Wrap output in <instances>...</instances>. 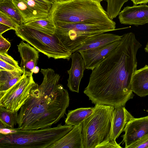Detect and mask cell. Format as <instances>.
Listing matches in <instances>:
<instances>
[{
	"mask_svg": "<svg viewBox=\"0 0 148 148\" xmlns=\"http://www.w3.org/2000/svg\"><path fill=\"white\" fill-rule=\"evenodd\" d=\"M141 47L133 33L122 35L119 45L92 70L84 93L92 103L116 108L125 106L133 98L132 80Z\"/></svg>",
	"mask_w": 148,
	"mask_h": 148,
	"instance_id": "obj_1",
	"label": "cell"
},
{
	"mask_svg": "<svg viewBox=\"0 0 148 148\" xmlns=\"http://www.w3.org/2000/svg\"><path fill=\"white\" fill-rule=\"evenodd\" d=\"M42 83L33 89L18 113V128L36 130L51 127L63 117L69 103L60 76L51 68L41 69Z\"/></svg>",
	"mask_w": 148,
	"mask_h": 148,
	"instance_id": "obj_2",
	"label": "cell"
},
{
	"mask_svg": "<svg viewBox=\"0 0 148 148\" xmlns=\"http://www.w3.org/2000/svg\"><path fill=\"white\" fill-rule=\"evenodd\" d=\"M49 16L55 24L82 23L116 28L115 22L109 18L100 3L91 0L54 2Z\"/></svg>",
	"mask_w": 148,
	"mask_h": 148,
	"instance_id": "obj_3",
	"label": "cell"
},
{
	"mask_svg": "<svg viewBox=\"0 0 148 148\" xmlns=\"http://www.w3.org/2000/svg\"><path fill=\"white\" fill-rule=\"evenodd\" d=\"M81 123L84 148H122L112 137L114 107L101 104Z\"/></svg>",
	"mask_w": 148,
	"mask_h": 148,
	"instance_id": "obj_4",
	"label": "cell"
},
{
	"mask_svg": "<svg viewBox=\"0 0 148 148\" xmlns=\"http://www.w3.org/2000/svg\"><path fill=\"white\" fill-rule=\"evenodd\" d=\"M73 127L60 123L56 127L36 130L14 128L13 133L0 134V148H49Z\"/></svg>",
	"mask_w": 148,
	"mask_h": 148,
	"instance_id": "obj_5",
	"label": "cell"
},
{
	"mask_svg": "<svg viewBox=\"0 0 148 148\" xmlns=\"http://www.w3.org/2000/svg\"><path fill=\"white\" fill-rule=\"evenodd\" d=\"M15 32L16 35L23 40L29 44L49 58L68 60L71 58L72 53L64 45L62 36L56 29L54 34H49L23 24L20 25Z\"/></svg>",
	"mask_w": 148,
	"mask_h": 148,
	"instance_id": "obj_6",
	"label": "cell"
},
{
	"mask_svg": "<svg viewBox=\"0 0 148 148\" xmlns=\"http://www.w3.org/2000/svg\"><path fill=\"white\" fill-rule=\"evenodd\" d=\"M55 24L62 38L63 44L71 52L97 35L119 29L105 25L82 23Z\"/></svg>",
	"mask_w": 148,
	"mask_h": 148,
	"instance_id": "obj_7",
	"label": "cell"
},
{
	"mask_svg": "<svg viewBox=\"0 0 148 148\" xmlns=\"http://www.w3.org/2000/svg\"><path fill=\"white\" fill-rule=\"evenodd\" d=\"M33 74L23 72L20 79L6 91L0 93V106L11 111L18 112L29 97L32 90L38 86Z\"/></svg>",
	"mask_w": 148,
	"mask_h": 148,
	"instance_id": "obj_8",
	"label": "cell"
},
{
	"mask_svg": "<svg viewBox=\"0 0 148 148\" xmlns=\"http://www.w3.org/2000/svg\"><path fill=\"white\" fill-rule=\"evenodd\" d=\"M122 136L125 148L148 134V116L134 118L126 124Z\"/></svg>",
	"mask_w": 148,
	"mask_h": 148,
	"instance_id": "obj_9",
	"label": "cell"
},
{
	"mask_svg": "<svg viewBox=\"0 0 148 148\" xmlns=\"http://www.w3.org/2000/svg\"><path fill=\"white\" fill-rule=\"evenodd\" d=\"M120 41L121 40L103 46L79 51L84 60L86 69L92 70L116 48Z\"/></svg>",
	"mask_w": 148,
	"mask_h": 148,
	"instance_id": "obj_10",
	"label": "cell"
},
{
	"mask_svg": "<svg viewBox=\"0 0 148 148\" xmlns=\"http://www.w3.org/2000/svg\"><path fill=\"white\" fill-rule=\"evenodd\" d=\"M119 18L120 23L124 25L138 26L148 23V5L127 6L120 12Z\"/></svg>",
	"mask_w": 148,
	"mask_h": 148,
	"instance_id": "obj_11",
	"label": "cell"
},
{
	"mask_svg": "<svg viewBox=\"0 0 148 148\" xmlns=\"http://www.w3.org/2000/svg\"><path fill=\"white\" fill-rule=\"evenodd\" d=\"M21 58L20 67L23 72L27 74L37 73L39 68L37 66L39 58V51L28 43L21 41L17 45Z\"/></svg>",
	"mask_w": 148,
	"mask_h": 148,
	"instance_id": "obj_12",
	"label": "cell"
},
{
	"mask_svg": "<svg viewBox=\"0 0 148 148\" xmlns=\"http://www.w3.org/2000/svg\"><path fill=\"white\" fill-rule=\"evenodd\" d=\"M71 58V67L67 71L69 77L67 86L71 91L78 93L81 80L83 77L84 71L86 69L84 62L78 52L72 53Z\"/></svg>",
	"mask_w": 148,
	"mask_h": 148,
	"instance_id": "obj_13",
	"label": "cell"
},
{
	"mask_svg": "<svg viewBox=\"0 0 148 148\" xmlns=\"http://www.w3.org/2000/svg\"><path fill=\"white\" fill-rule=\"evenodd\" d=\"M49 148H84L81 124L73 129Z\"/></svg>",
	"mask_w": 148,
	"mask_h": 148,
	"instance_id": "obj_14",
	"label": "cell"
},
{
	"mask_svg": "<svg viewBox=\"0 0 148 148\" xmlns=\"http://www.w3.org/2000/svg\"><path fill=\"white\" fill-rule=\"evenodd\" d=\"M112 124V137L116 141L124 131L127 123L134 118L124 106L114 108Z\"/></svg>",
	"mask_w": 148,
	"mask_h": 148,
	"instance_id": "obj_15",
	"label": "cell"
},
{
	"mask_svg": "<svg viewBox=\"0 0 148 148\" xmlns=\"http://www.w3.org/2000/svg\"><path fill=\"white\" fill-rule=\"evenodd\" d=\"M102 33L97 35L84 42L72 51V53L92 49L120 40L122 36L110 33Z\"/></svg>",
	"mask_w": 148,
	"mask_h": 148,
	"instance_id": "obj_16",
	"label": "cell"
},
{
	"mask_svg": "<svg viewBox=\"0 0 148 148\" xmlns=\"http://www.w3.org/2000/svg\"><path fill=\"white\" fill-rule=\"evenodd\" d=\"M132 90L138 96L145 97L148 95V65L136 70L132 77Z\"/></svg>",
	"mask_w": 148,
	"mask_h": 148,
	"instance_id": "obj_17",
	"label": "cell"
},
{
	"mask_svg": "<svg viewBox=\"0 0 148 148\" xmlns=\"http://www.w3.org/2000/svg\"><path fill=\"white\" fill-rule=\"evenodd\" d=\"M93 109V107L82 108L69 110L65 121V124L74 126L81 124L92 114Z\"/></svg>",
	"mask_w": 148,
	"mask_h": 148,
	"instance_id": "obj_18",
	"label": "cell"
},
{
	"mask_svg": "<svg viewBox=\"0 0 148 148\" xmlns=\"http://www.w3.org/2000/svg\"><path fill=\"white\" fill-rule=\"evenodd\" d=\"M23 72L0 71V93L9 89L21 78Z\"/></svg>",
	"mask_w": 148,
	"mask_h": 148,
	"instance_id": "obj_19",
	"label": "cell"
},
{
	"mask_svg": "<svg viewBox=\"0 0 148 148\" xmlns=\"http://www.w3.org/2000/svg\"><path fill=\"white\" fill-rule=\"evenodd\" d=\"M23 24L31 28L49 34H54L56 29L53 19L49 16L45 18L27 22Z\"/></svg>",
	"mask_w": 148,
	"mask_h": 148,
	"instance_id": "obj_20",
	"label": "cell"
},
{
	"mask_svg": "<svg viewBox=\"0 0 148 148\" xmlns=\"http://www.w3.org/2000/svg\"><path fill=\"white\" fill-rule=\"evenodd\" d=\"M30 9L45 18L49 13L52 3L47 0H20Z\"/></svg>",
	"mask_w": 148,
	"mask_h": 148,
	"instance_id": "obj_21",
	"label": "cell"
},
{
	"mask_svg": "<svg viewBox=\"0 0 148 148\" xmlns=\"http://www.w3.org/2000/svg\"><path fill=\"white\" fill-rule=\"evenodd\" d=\"M18 112H13L0 106V121L4 128H14L17 124Z\"/></svg>",
	"mask_w": 148,
	"mask_h": 148,
	"instance_id": "obj_22",
	"label": "cell"
},
{
	"mask_svg": "<svg viewBox=\"0 0 148 148\" xmlns=\"http://www.w3.org/2000/svg\"><path fill=\"white\" fill-rule=\"evenodd\" d=\"M0 11L11 16L20 25L23 24V18L11 0H5L0 2Z\"/></svg>",
	"mask_w": 148,
	"mask_h": 148,
	"instance_id": "obj_23",
	"label": "cell"
},
{
	"mask_svg": "<svg viewBox=\"0 0 148 148\" xmlns=\"http://www.w3.org/2000/svg\"><path fill=\"white\" fill-rule=\"evenodd\" d=\"M23 72L17 61L7 53H0V71Z\"/></svg>",
	"mask_w": 148,
	"mask_h": 148,
	"instance_id": "obj_24",
	"label": "cell"
},
{
	"mask_svg": "<svg viewBox=\"0 0 148 148\" xmlns=\"http://www.w3.org/2000/svg\"><path fill=\"white\" fill-rule=\"evenodd\" d=\"M129 0H106L107 6L106 13L111 20L115 18L119 14L124 3Z\"/></svg>",
	"mask_w": 148,
	"mask_h": 148,
	"instance_id": "obj_25",
	"label": "cell"
},
{
	"mask_svg": "<svg viewBox=\"0 0 148 148\" xmlns=\"http://www.w3.org/2000/svg\"><path fill=\"white\" fill-rule=\"evenodd\" d=\"M0 23L5 25L15 31L20 25L12 17L0 11Z\"/></svg>",
	"mask_w": 148,
	"mask_h": 148,
	"instance_id": "obj_26",
	"label": "cell"
},
{
	"mask_svg": "<svg viewBox=\"0 0 148 148\" xmlns=\"http://www.w3.org/2000/svg\"><path fill=\"white\" fill-rule=\"evenodd\" d=\"M128 148H148V134L131 145Z\"/></svg>",
	"mask_w": 148,
	"mask_h": 148,
	"instance_id": "obj_27",
	"label": "cell"
},
{
	"mask_svg": "<svg viewBox=\"0 0 148 148\" xmlns=\"http://www.w3.org/2000/svg\"><path fill=\"white\" fill-rule=\"evenodd\" d=\"M10 46V42L0 35V53H7Z\"/></svg>",
	"mask_w": 148,
	"mask_h": 148,
	"instance_id": "obj_28",
	"label": "cell"
},
{
	"mask_svg": "<svg viewBox=\"0 0 148 148\" xmlns=\"http://www.w3.org/2000/svg\"><path fill=\"white\" fill-rule=\"evenodd\" d=\"M10 29H12L10 27L0 23V35H2L4 32Z\"/></svg>",
	"mask_w": 148,
	"mask_h": 148,
	"instance_id": "obj_29",
	"label": "cell"
},
{
	"mask_svg": "<svg viewBox=\"0 0 148 148\" xmlns=\"http://www.w3.org/2000/svg\"><path fill=\"white\" fill-rule=\"evenodd\" d=\"M131 1L135 5L138 4H145L148 3V0H131Z\"/></svg>",
	"mask_w": 148,
	"mask_h": 148,
	"instance_id": "obj_30",
	"label": "cell"
},
{
	"mask_svg": "<svg viewBox=\"0 0 148 148\" xmlns=\"http://www.w3.org/2000/svg\"><path fill=\"white\" fill-rule=\"evenodd\" d=\"M144 49L145 52L148 53V42L146 45V46L144 48Z\"/></svg>",
	"mask_w": 148,
	"mask_h": 148,
	"instance_id": "obj_31",
	"label": "cell"
},
{
	"mask_svg": "<svg viewBox=\"0 0 148 148\" xmlns=\"http://www.w3.org/2000/svg\"><path fill=\"white\" fill-rule=\"evenodd\" d=\"M91 0L94 1H95V2H96L100 3V2L101 1H102L103 0Z\"/></svg>",
	"mask_w": 148,
	"mask_h": 148,
	"instance_id": "obj_32",
	"label": "cell"
},
{
	"mask_svg": "<svg viewBox=\"0 0 148 148\" xmlns=\"http://www.w3.org/2000/svg\"><path fill=\"white\" fill-rule=\"evenodd\" d=\"M5 0H0V2H1L2 1H5ZM11 0V1H12V0Z\"/></svg>",
	"mask_w": 148,
	"mask_h": 148,
	"instance_id": "obj_33",
	"label": "cell"
},
{
	"mask_svg": "<svg viewBox=\"0 0 148 148\" xmlns=\"http://www.w3.org/2000/svg\"><path fill=\"white\" fill-rule=\"evenodd\" d=\"M48 0V1H49L50 2H51V1H50V0Z\"/></svg>",
	"mask_w": 148,
	"mask_h": 148,
	"instance_id": "obj_34",
	"label": "cell"
}]
</instances>
